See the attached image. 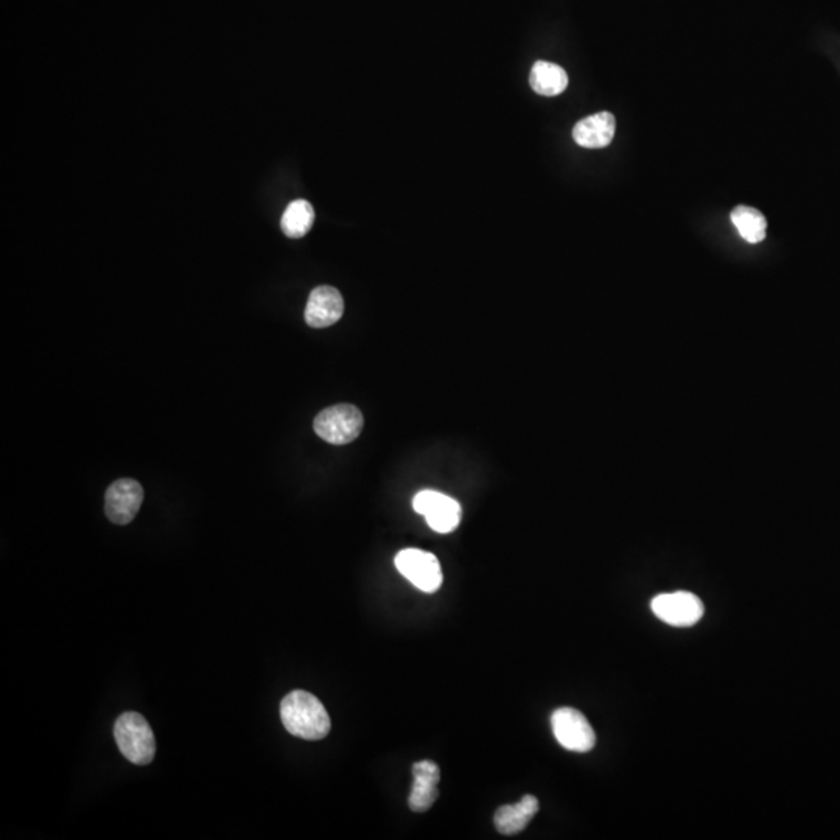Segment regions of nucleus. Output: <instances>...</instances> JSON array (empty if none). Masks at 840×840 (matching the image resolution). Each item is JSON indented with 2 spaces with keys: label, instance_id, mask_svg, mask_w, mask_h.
Returning a JSON list of instances; mask_svg holds the SVG:
<instances>
[{
  "label": "nucleus",
  "instance_id": "6e6552de",
  "mask_svg": "<svg viewBox=\"0 0 840 840\" xmlns=\"http://www.w3.org/2000/svg\"><path fill=\"white\" fill-rule=\"evenodd\" d=\"M144 503V489L136 480L123 478L112 483L105 495V512L116 525L133 522Z\"/></svg>",
  "mask_w": 840,
  "mask_h": 840
},
{
  "label": "nucleus",
  "instance_id": "ddd939ff",
  "mask_svg": "<svg viewBox=\"0 0 840 840\" xmlns=\"http://www.w3.org/2000/svg\"><path fill=\"white\" fill-rule=\"evenodd\" d=\"M529 84L543 97H556L568 88V75L562 67L548 61H537L531 69Z\"/></svg>",
  "mask_w": 840,
  "mask_h": 840
},
{
  "label": "nucleus",
  "instance_id": "4468645a",
  "mask_svg": "<svg viewBox=\"0 0 840 840\" xmlns=\"http://www.w3.org/2000/svg\"><path fill=\"white\" fill-rule=\"evenodd\" d=\"M315 223V210L312 204L305 200H296L287 207L280 226L287 237L301 238L308 234Z\"/></svg>",
  "mask_w": 840,
  "mask_h": 840
},
{
  "label": "nucleus",
  "instance_id": "0eeeda50",
  "mask_svg": "<svg viewBox=\"0 0 840 840\" xmlns=\"http://www.w3.org/2000/svg\"><path fill=\"white\" fill-rule=\"evenodd\" d=\"M413 508L417 514L427 518L433 531L448 534L455 531L461 522V506L455 498L439 494L434 490H422L414 497Z\"/></svg>",
  "mask_w": 840,
  "mask_h": 840
},
{
  "label": "nucleus",
  "instance_id": "f257e3e1",
  "mask_svg": "<svg viewBox=\"0 0 840 840\" xmlns=\"http://www.w3.org/2000/svg\"><path fill=\"white\" fill-rule=\"evenodd\" d=\"M280 719L288 733L307 741L326 738L332 728L321 700L302 690L291 691L280 702Z\"/></svg>",
  "mask_w": 840,
  "mask_h": 840
},
{
  "label": "nucleus",
  "instance_id": "20e7f679",
  "mask_svg": "<svg viewBox=\"0 0 840 840\" xmlns=\"http://www.w3.org/2000/svg\"><path fill=\"white\" fill-rule=\"evenodd\" d=\"M551 728L560 746L570 752L587 753L595 747V730L579 710L557 708L551 714Z\"/></svg>",
  "mask_w": 840,
  "mask_h": 840
},
{
  "label": "nucleus",
  "instance_id": "2eb2a0df",
  "mask_svg": "<svg viewBox=\"0 0 840 840\" xmlns=\"http://www.w3.org/2000/svg\"><path fill=\"white\" fill-rule=\"evenodd\" d=\"M732 223L738 229L739 235L752 245L763 242L766 238L767 221L760 210L738 206L732 212Z\"/></svg>",
  "mask_w": 840,
  "mask_h": 840
},
{
  "label": "nucleus",
  "instance_id": "f8f14e48",
  "mask_svg": "<svg viewBox=\"0 0 840 840\" xmlns=\"http://www.w3.org/2000/svg\"><path fill=\"white\" fill-rule=\"evenodd\" d=\"M539 811V800L534 795H525L515 805H504L495 812V826L501 834L512 836L522 833Z\"/></svg>",
  "mask_w": 840,
  "mask_h": 840
},
{
  "label": "nucleus",
  "instance_id": "39448f33",
  "mask_svg": "<svg viewBox=\"0 0 840 840\" xmlns=\"http://www.w3.org/2000/svg\"><path fill=\"white\" fill-rule=\"evenodd\" d=\"M396 567L414 587L425 593L438 592L442 585V570L438 557L427 551L406 548L396 556Z\"/></svg>",
  "mask_w": 840,
  "mask_h": 840
},
{
  "label": "nucleus",
  "instance_id": "9b49d317",
  "mask_svg": "<svg viewBox=\"0 0 840 840\" xmlns=\"http://www.w3.org/2000/svg\"><path fill=\"white\" fill-rule=\"evenodd\" d=\"M615 130L616 122L613 114L598 112L576 123L573 128V139L579 147L592 148V150L606 148L612 144Z\"/></svg>",
  "mask_w": 840,
  "mask_h": 840
},
{
  "label": "nucleus",
  "instance_id": "f03ea898",
  "mask_svg": "<svg viewBox=\"0 0 840 840\" xmlns=\"http://www.w3.org/2000/svg\"><path fill=\"white\" fill-rule=\"evenodd\" d=\"M114 738L126 760L136 766H147L156 755V739L142 714L128 711L114 725Z\"/></svg>",
  "mask_w": 840,
  "mask_h": 840
},
{
  "label": "nucleus",
  "instance_id": "9d476101",
  "mask_svg": "<svg viewBox=\"0 0 840 840\" xmlns=\"http://www.w3.org/2000/svg\"><path fill=\"white\" fill-rule=\"evenodd\" d=\"M413 789H411V811L425 812L438 800V784L441 780V769L433 761H419L413 764Z\"/></svg>",
  "mask_w": 840,
  "mask_h": 840
},
{
  "label": "nucleus",
  "instance_id": "1a4fd4ad",
  "mask_svg": "<svg viewBox=\"0 0 840 840\" xmlns=\"http://www.w3.org/2000/svg\"><path fill=\"white\" fill-rule=\"evenodd\" d=\"M344 313V301L340 291L330 285H322L310 293L305 307V321L315 329L330 327L340 321Z\"/></svg>",
  "mask_w": 840,
  "mask_h": 840
},
{
  "label": "nucleus",
  "instance_id": "7ed1b4c3",
  "mask_svg": "<svg viewBox=\"0 0 840 840\" xmlns=\"http://www.w3.org/2000/svg\"><path fill=\"white\" fill-rule=\"evenodd\" d=\"M363 424V414L357 406L335 405L316 416L315 431L329 444L346 445L360 436Z\"/></svg>",
  "mask_w": 840,
  "mask_h": 840
},
{
  "label": "nucleus",
  "instance_id": "423d86ee",
  "mask_svg": "<svg viewBox=\"0 0 840 840\" xmlns=\"http://www.w3.org/2000/svg\"><path fill=\"white\" fill-rule=\"evenodd\" d=\"M651 609L658 620L676 627H690L704 616V604L690 592L663 593L655 596Z\"/></svg>",
  "mask_w": 840,
  "mask_h": 840
}]
</instances>
